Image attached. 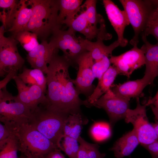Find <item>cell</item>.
I'll return each mask as SVG.
<instances>
[{"mask_svg": "<svg viewBox=\"0 0 158 158\" xmlns=\"http://www.w3.org/2000/svg\"><path fill=\"white\" fill-rule=\"evenodd\" d=\"M148 85L144 79L128 81L123 83L113 84L111 89L116 95L130 101L131 98L142 96V92Z\"/></svg>", "mask_w": 158, "mask_h": 158, "instance_id": "ac0fdd59", "label": "cell"}, {"mask_svg": "<svg viewBox=\"0 0 158 158\" xmlns=\"http://www.w3.org/2000/svg\"><path fill=\"white\" fill-rule=\"evenodd\" d=\"M78 142V140L64 135L60 142V150L70 158H77Z\"/></svg>", "mask_w": 158, "mask_h": 158, "instance_id": "f546056e", "label": "cell"}, {"mask_svg": "<svg viewBox=\"0 0 158 158\" xmlns=\"http://www.w3.org/2000/svg\"><path fill=\"white\" fill-rule=\"evenodd\" d=\"M141 35L144 44L141 48L145 53L146 66L142 78L148 85L152 84L158 76V42L152 44L147 40L145 35L142 34Z\"/></svg>", "mask_w": 158, "mask_h": 158, "instance_id": "2e32d148", "label": "cell"}, {"mask_svg": "<svg viewBox=\"0 0 158 158\" xmlns=\"http://www.w3.org/2000/svg\"><path fill=\"white\" fill-rule=\"evenodd\" d=\"M56 49L48 64L47 74V90L46 106L50 109L66 116L81 113L80 107L84 101L79 93L69 73L71 62Z\"/></svg>", "mask_w": 158, "mask_h": 158, "instance_id": "6da1fadb", "label": "cell"}, {"mask_svg": "<svg viewBox=\"0 0 158 158\" xmlns=\"http://www.w3.org/2000/svg\"><path fill=\"white\" fill-rule=\"evenodd\" d=\"M85 124L81 113L69 115L65 121L64 135L78 140L80 136L83 126Z\"/></svg>", "mask_w": 158, "mask_h": 158, "instance_id": "d4e9b609", "label": "cell"}, {"mask_svg": "<svg viewBox=\"0 0 158 158\" xmlns=\"http://www.w3.org/2000/svg\"><path fill=\"white\" fill-rule=\"evenodd\" d=\"M68 27L83 35L89 40L94 39L89 28L85 10L82 6L80 12Z\"/></svg>", "mask_w": 158, "mask_h": 158, "instance_id": "484cf974", "label": "cell"}, {"mask_svg": "<svg viewBox=\"0 0 158 158\" xmlns=\"http://www.w3.org/2000/svg\"><path fill=\"white\" fill-rule=\"evenodd\" d=\"M97 1L87 0L82 6L85 10L89 28L94 38H99L103 40H109L111 38L112 35L107 32L105 25L100 28L97 26L105 23V22L102 16L97 12Z\"/></svg>", "mask_w": 158, "mask_h": 158, "instance_id": "9a60e30c", "label": "cell"}, {"mask_svg": "<svg viewBox=\"0 0 158 158\" xmlns=\"http://www.w3.org/2000/svg\"><path fill=\"white\" fill-rule=\"evenodd\" d=\"M75 32L71 28L66 30L57 29L51 35L49 42L54 49L61 50L63 55L73 64L80 54L86 51L76 36Z\"/></svg>", "mask_w": 158, "mask_h": 158, "instance_id": "9c48e42d", "label": "cell"}, {"mask_svg": "<svg viewBox=\"0 0 158 158\" xmlns=\"http://www.w3.org/2000/svg\"><path fill=\"white\" fill-rule=\"evenodd\" d=\"M13 37L20 43L23 48L28 52L40 44L37 40V35L29 31H21Z\"/></svg>", "mask_w": 158, "mask_h": 158, "instance_id": "4316f807", "label": "cell"}, {"mask_svg": "<svg viewBox=\"0 0 158 158\" xmlns=\"http://www.w3.org/2000/svg\"><path fill=\"white\" fill-rule=\"evenodd\" d=\"M19 1L15 0H0L1 8L7 10L6 12L3 9L2 11L6 16L5 29H9L11 27L16 12L19 6Z\"/></svg>", "mask_w": 158, "mask_h": 158, "instance_id": "83f0119b", "label": "cell"}, {"mask_svg": "<svg viewBox=\"0 0 158 158\" xmlns=\"http://www.w3.org/2000/svg\"><path fill=\"white\" fill-rule=\"evenodd\" d=\"M149 1L153 9L158 8V0H151Z\"/></svg>", "mask_w": 158, "mask_h": 158, "instance_id": "7bdbcfd3", "label": "cell"}, {"mask_svg": "<svg viewBox=\"0 0 158 158\" xmlns=\"http://www.w3.org/2000/svg\"><path fill=\"white\" fill-rule=\"evenodd\" d=\"M142 34H144L147 36L149 35H153L155 38L158 42V24L147 26L145 31Z\"/></svg>", "mask_w": 158, "mask_h": 158, "instance_id": "d590c367", "label": "cell"}, {"mask_svg": "<svg viewBox=\"0 0 158 158\" xmlns=\"http://www.w3.org/2000/svg\"><path fill=\"white\" fill-rule=\"evenodd\" d=\"M110 57L111 63L116 67L119 74L128 78L135 70L145 64L144 52L137 45L119 55Z\"/></svg>", "mask_w": 158, "mask_h": 158, "instance_id": "7c38bea8", "label": "cell"}, {"mask_svg": "<svg viewBox=\"0 0 158 158\" xmlns=\"http://www.w3.org/2000/svg\"><path fill=\"white\" fill-rule=\"evenodd\" d=\"M94 62L90 52L87 51L80 54L76 61L78 69L73 82L80 94L87 95L90 93L91 94L95 88L92 84L95 78L92 71Z\"/></svg>", "mask_w": 158, "mask_h": 158, "instance_id": "8fae6325", "label": "cell"}, {"mask_svg": "<svg viewBox=\"0 0 158 158\" xmlns=\"http://www.w3.org/2000/svg\"><path fill=\"white\" fill-rule=\"evenodd\" d=\"M14 134L12 125L8 123H0V149L6 144L10 138Z\"/></svg>", "mask_w": 158, "mask_h": 158, "instance_id": "836d02e7", "label": "cell"}, {"mask_svg": "<svg viewBox=\"0 0 158 158\" xmlns=\"http://www.w3.org/2000/svg\"><path fill=\"white\" fill-rule=\"evenodd\" d=\"M18 71L13 70L10 72L5 78L0 81V89L6 87L8 83L16 76L17 75Z\"/></svg>", "mask_w": 158, "mask_h": 158, "instance_id": "8d00e7d4", "label": "cell"}, {"mask_svg": "<svg viewBox=\"0 0 158 158\" xmlns=\"http://www.w3.org/2000/svg\"><path fill=\"white\" fill-rule=\"evenodd\" d=\"M44 73L37 68L30 69L26 67L23 69V72L18 76L25 84L29 85H37L41 87L46 93L47 79Z\"/></svg>", "mask_w": 158, "mask_h": 158, "instance_id": "cb8c5ba5", "label": "cell"}, {"mask_svg": "<svg viewBox=\"0 0 158 158\" xmlns=\"http://www.w3.org/2000/svg\"><path fill=\"white\" fill-rule=\"evenodd\" d=\"M139 144L138 137L133 129L117 140L109 150L113 152L115 158H123L131 154Z\"/></svg>", "mask_w": 158, "mask_h": 158, "instance_id": "44dd1931", "label": "cell"}, {"mask_svg": "<svg viewBox=\"0 0 158 158\" xmlns=\"http://www.w3.org/2000/svg\"><path fill=\"white\" fill-rule=\"evenodd\" d=\"M32 9L30 20L23 30L35 34L42 40H46L61 26L58 22L59 0H28Z\"/></svg>", "mask_w": 158, "mask_h": 158, "instance_id": "7a4b0ae2", "label": "cell"}, {"mask_svg": "<svg viewBox=\"0 0 158 158\" xmlns=\"http://www.w3.org/2000/svg\"><path fill=\"white\" fill-rule=\"evenodd\" d=\"M158 24V8L152 9L149 17L147 26Z\"/></svg>", "mask_w": 158, "mask_h": 158, "instance_id": "74e56055", "label": "cell"}, {"mask_svg": "<svg viewBox=\"0 0 158 158\" xmlns=\"http://www.w3.org/2000/svg\"><path fill=\"white\" fill-rule=\"evenodd\" d=\"M80 145L77 153V158H88L84 146L81 143Z\"/></svg>", "mask_w": 158, "mask_h": 158, "instance_id": "b9f144b4", "label": "cell"}, {"mask_svg": "<svg viewBox=\"0 0 158 158\" xmlns=\"http://www.w3.org/2000/svg\"><path fill=\"white\" fill-rule=\"evenodd\" d=\"M13 79L16 83L18 91L17 97L32 113L40 104H47L45 92L41 87L37 85L27 86L18 75L15 76Z\"/></svg>", "mask_w": 158, "mask_h": 158, "instance_id": "4fadbf2b", "label": "cell"}, {"mask_svg": "<svg viewBox=\"0 0 158 158\" xmlns=\"http://www.w3.org/2000/svg\"><path fill=\"white\" fill-rule=\"evenodd\" d=\"M32 113L6 87L0 89V121L21 125L29 123Z\"/></svg>", "mask_w": 158, "mask_h": 158, "instance_id": "5b68a950", "label": "cell"}, {"mask_svg": "<svg viewBox=\"0 0 158 158\" xmlns=\"http://www.w3.org/2000/svg\"><path fill=\"white\" fill-rule=\"evenodd\" d=\"M124 8L134 35L130 43L137 45L139 37L145 31L150 14L153 8L149 0H120Z\"/></svg>", "mask_w": 158, "mask_h": 158, "instance_id": "8992f818", "label": "cell"}, {"mask_svg": "<svg viewBox=\"0 0 158 158\" xmlns=\"http://www.w3.org/2000/svg\"><path fill=\"white\" fill-rule=\"evenodd\" d=\"M44 158H65L59 148H56L47 154Z\"/></svg>", "mask_w": 158, "mask_h": 158, "instance_id": "f35d334b", "label": "cell"}, {"mask_svg": "<svg viewBox=\"0 0 158 158\" xmlns=\"http://www.w3.org/2000/svg\"><path fill=\"white\" fill-rule=\"evenodd\" d=\"M84 147L88 158H104L106 154L101 153L99 151V146L97 144H92L86 141L80 136L78 140Z\"/></svg>", "mask_w": 158, "mask_h": 158, "instance_id": "1f68e13d", "label": "cell"}, {"mask_svg": "<svg viewBox=\"0 0 158 158\" xmlns=\"http://www.w3.org/2000/svg\"><path fill=\"white\" fill-rule=\"evenodd\" d=\"M150 106L155 117V122L152 123V125L154 130L158 138V110L152 105Z\"/></svg>", "mask_w": 158, "mask_h": 158, "instance_id": "ab89813d", "label": "cell"}, {"mask_svg": "<svg viewBox=\"0 0 158 158\" xmlns=\"http://www.w3.org/2000/svg\"><path fill=\"white\" fill-rule=\"evenodd\" d=\"M109 57L105 56L97 61H94L92 71L95 78L100 79L108 70L111 64Z\"/></svg>", "mask_w": 158, "mask_h": 158, "instance_id": "4dcf8cb0", "label": "cell"}, {"mask_svg": "<svg viewBox=\"0 0 158 158\" xmlns=\"http://www.w3.org/2000/svg\"><path fill=\"white\" fill-rule=\"evenodd\" d=\"M129 106V100L116 95L110 89L89 107L104 109L109 117L110 126L112 127L117 121L125 119Z\"/></svg>", "mask_w": 158, "mask_h": 158, "instance_id": "30bf717a", "label": "cell"}, {"mask_svg": "<svg viewBox=\"0 0 158 158\" xmlns=\"http://www.w3.org/2000/svg\"><path fill=\"white\" fill-rule=\"evenodd\" d=\"M146 104L147 106L152 105L158 110V90L155 95L150 97Z\"/></svg>", "mask_w": 158, "mask_h": 158, "instance_id": "60d3db41", "label": "cell"}, {"mask_svg": "<svg viewBox=\"0 0 158 158\" xmlns=\"http://www.w3.org/2000/svg\"><path fill=\"white\" fill-rule=\"evenodd\" d=\"M55 49L46 40H42L41 44L28 53L26 59L32 68L39 69L47 74V65Z\"/></svg>", "mask_w": 158, "mask_h": 158, "instance_id": "e0dca14e", "label": "cell"}, {"mask_svg": "<svg viewBox=\"0 0 158 158\" xmlns=\"http://www.w3.org/2000/svg\"><path fill=\"white\" fill-rule=\"evenodd\" d=\"M102 2L108 18L117 35L119 46H126L128 40L124 37V32L130 23L125 11L121 10L111 0H103Z\"/></svg>", "mask_w": 158, "mask_h": 158, "instance_id": "5bb4252c", "label": "cell"}, {"mask_svg": "<svg viewBox=\"0 0 158 158\" xmlns=\"http://www.w3.org/2000/svg\"><path fill=\"white\" fill-rule=\"evenodd\" d=\"M18 158H30L28 157L23 154H21L20 156L18 157Z\"/></svg>", "mask_w": 158, "mask_h": 158, "instance_id": "ee69618b", "label": "cell"}, {"mask_svg": "<svg viewBox=\"0 0 158 158\" xmlns=\"http://www.w3.org/2000/svg\"><path fill=\"white\" fill-rule=\"evenodd\" d=\"M28 0H20L11 27L7 31L11 32L14 36L18 32L23 30L28 23L32 13V9L29 8Z\"/></svg>", "mask_w": 158, "mask_h": 158, "instance_id": "603a6c76", "label": "cell"}, {"mask_svg": "<svg viewBox=\"0 0 158 158\" xmlns=\"http://www.w3.org/2000/svg\"><path fill=\"white\" fill-rule=\"evenodd\" d=\"M119 74L117 68L114 66H110L99 80L97 86L91 94L84 100L85 105L89 107L90 104L96 101L111 89L117 75Z\"/></svg>", "mask_w": 158, "mask_h": 158, "instance_id": "d6986e66", "label": "cell"}, {"mask_svg": "<svg viewBox=\"0 0 158 158\" xmlns=\"http://www.w3.org/2000/svg\"><path fill=\"white\" fill-rule=\"evenodd\" d=\"M78 38L85 49L90 52L95 61H98L105 56L110 57L113 51L119 46L117 40L110 45L106 46L104 44L103 40L99 38H97L95 42H92L80 37Z\"/></svg>", "mask_w": 158, "mask_h": 158, "instance_id": "ffe728a7", "label": "cell"}, {"mask_svg": "<svg viewBox=\"0 0 158 158\" xmlns=\"http://www.w3.org/2000/svg\"><path fill=\"white\" fill-rule=\"evenodd\" d=\"M82 0H59V24H65L68 27L80 12Z\"/></svg>", "mask_w": 158, "mask_h": 158, "instance_id": "7402d4cb", "label": "cell"}, {"mask_svg": "<svg viewBox=\"0 0 158 158\" xmlns=\"http://www.w3.org/2000/svg\"><path fill=\"white\" fill-rule=\"evenodd\" d=\"M90 132L92 137L97 140L107 138L110 135L109 128L101 123L95 124L92 127Z\"/></svg>", "mask_w": 158, "mask_h": 158, "instance_id": "d6a6232c", "label": "cell"}, {"mask_svg": "<svg viewBox=\"0 0 158 158\" xmlns=\"http://www.w3.org/2000/svg\"><path fill=\"white\" fill-rule=\"evenodd\" d=\"M143 147L149 152L152 158H158V140Z\"/></svg>", "mask_w": 158, "mask_h": 158, "instance_id": "e575fe53", "label": "cell"}, {"mask_svg": "<svg viewBox=\"0 0 158 158\" xmlns=\"http://www.w3.org/2000/svg\"><path fill=\"white\" fill-rule=\"evenodd\" d=\"M136 100V107L133 109H129L124 119L126 123L133 125V130L140 144L143 146L158 140V138L147 117L146 110L147 106L146 103L141 104L139 97L137 98Z\"/></svg>", "mask_w": 158, "mask_h": 158, "instance_id": "52a82bcc", "label": "cell"}, {"mask_svg": "<svg viewBox=\"0 0 158 158\" xmlns=\"http://www.w3.org/2000/svg\"><path fill=\"white\" fill-rule=\"evenodd\" d=\"M0 150V158H18V141L14 134L10 137Z\"/></svg>", "mask_w": 158, "mask_h": 158, "instance_id": "f1b7e54d", "label": "cell"}, {"mask_svg": "<svg viewBox=\"0 0 158 158\" xmlns=\"http://www.w3.org/2000/svg\"><path fill=\"white\" fill-rule=\"evenodd\" d=\"M67 117L50 109L46 104H41L32 113L29 123L60 150Z\"/></svg>", "mask_w": 158, "mask_h": 158, "instance_id": "277c9868", "label": "cell"}, {"mask_svg": "<svg viewBox=\"0 0 158 158\" xmlns=\"http://www.w3.org/2000/svg\"><path fill=\"white\" fill-rule=\"evenodd\" d=\"M4 27H0V76H6L13 70H21L25 63L20 54L17 45L19 42L12 36L6 37Z\"/></svg>", "mask_w": 158, "mask_h": 158, "instance_id": "ba28073f", "label": "cell"}, {"mask_svg": "<svg viewBox=\"0 0 158 158\" xmlns=\"http://www.w3.org/2000/svg\"><path fill=\"white\" fill-rule=\"evenodd\" d=\"M13 132L18 141L19 151L28 157H44L52 150L59 148L29 123L14 125Z\"/></svg>", "mask_w": 158, "mask_h": 158, "instance_id": "3957f363", "label": "cell"}, {"mask_svg": "<svg viewBox=\"0 0 158 158\" xmlns=\"http://www.w3.org/2000/svg\"><path fill=\"white\" fill-rule=\"evenodd\" d=\"M42 158H44V157H42Z\"/></svg>", "mask_w": 158, "mask_h": 158, "instance_id": "f6af8a7d", "label": "cell"}]
</instances>
